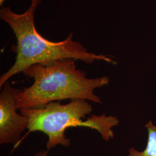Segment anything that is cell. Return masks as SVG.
<instances>
[{
  "label": "cell",
  "instance_id": "1",
  "mask_svg": "<svg viewBox=\"0 0 156 156\" xmlns=\"http://www.w3.org/2000/svg\"><path fill=\"white\" fill-rule=\"evenodd\" d=\"M42 0H31L28 9L23 13H16L9 6L0 9V18L13 31L17 41L14 64L0 77V88L10 78L36 64H44L63 58L79 60L87 64L94 61L114 64L111 58L89 52L79 42L73 40V32L66 39L52 42L45 39L35 28L34 15Z\"/></svg>",
  "mask_w": 156,
  "mask_h": 156
},
{
  "label": "cell",
  "instance_id": "2",
  "mask_svg": "<svg viewBox=\"0 0 156 156\" xmlns=\"http://www.w3.org/2000/svg\"><path fill=\"white\" fill-rule=\"evenodd\" d=\"M33 78L31 86L22 90L17 98L18 109L39 108L53 101L84 100L101 104L94 90L108 85L107 76L90 78L78 69L75 60L63 58L31 66L23 73Z\"/></svg>",
  "mask_w": 156,
  "mask_h": 156
},
{
  "label": "cell",
  "instance_id": "3",
  "mask_svg": "<svg viewBox=\"0 0 156 156\" xmlns=\"http://www.w3.org/2000/svg\"><path fill=\"white\" fill-rule=\"evenodd\" d=\"M92 106L84 100H73L69 103L62 105L60 101H53L39 108L20 109L21 113L28 117V132L20 140L28 134L40 131L46 134L48 140L46 147L48 150L61 145L70 146L71 141L65 135V131L70 127H87L97 131L103 140H109L114 137L112 128L119 124L117 117L105 113L97 116L93 115L86 121L82 119L90 115ZM17 145V146H18Z\"/></svg>",
  "mask_w": 156,
  "mask_h": 156
},
{
  "label": "cell",
  "instance_id": "4",
  "mask_svg": "<svg viewBox=\"0 0 156 156\" xmlns=\"http://www.w3.org/2000/svg\"><path fill=\"white\" fill-rule=\"evenodd\" d=\"M0 93V144L17 147L23 133L28 128V117L17 113V98L22 90L7 82Z\"/></svg>",
  "mask_w": 156,
  "mask_h": 156
},
{
  "label": "cell",
  "instance_id": "5",
  "mask_svg": "<svg viewBox=\"0 0 156 156\" xmlns=\"http://www.w3.org/2000/svg\"><path fill=\"white\" fill-rule=\"evenodd\" d=\"M145 127L148 133V140L145 150L140 151L131 147L128 150V156H156V126L150 121Z\"/></svg>",
  "mask_w": 156,
  "mask_h": 156
},
{
  "label": "cell",
  "instance_id": "6",
  "mask_svg": "<svg viewBox=\"0 0 156 156\" xmlns=\"http://www.w3.org/2000/svg\"><path fill=\"white\" fill-rule=\"evenodd\" d=\"M34 156H48V151H41L36 153Z\"/></svg>",
  "mask_w": 156,
  "mask_h": 156
},
{
  "label": "cell",
  "instance_id": "7",
  "mask_svg": "<svg viewBox=\"0 0 156 156\" xmlns=\"http://www.w3.org/2000/svg\"><path fill=\"white\" fill-rule=\"evenodd\" d=\"M5 0H0V5L2 6L3 5V4H4V1H5Z\"/></svg>",
  "mask_w": 156,
  "mask_h": 156
}]
</instances>
